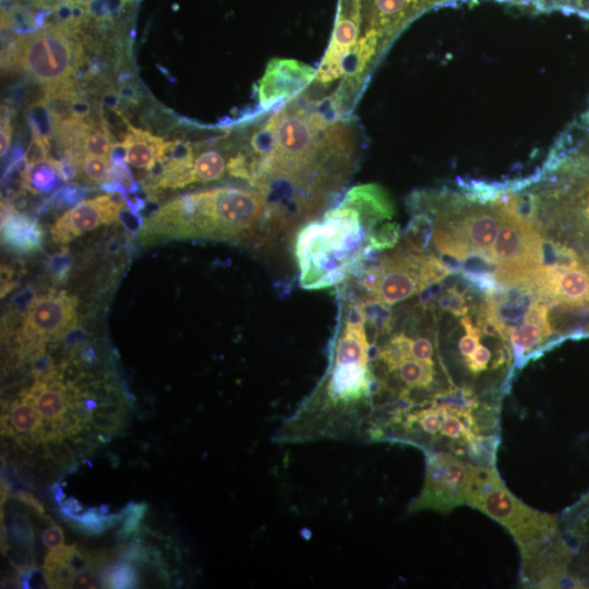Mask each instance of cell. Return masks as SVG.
<instances>
[{
  "label": "cell",
  "instance_id": "obj_1",
  "mask_svg": "<svg viewBox=\"0 0 589 589\" xmlns=\"http://www.w3.org/2000/svg\"><path fill=\"white\" fill-rule=\"evenodd\" d=\"M249 183L267 201L275 233L296 232L317 217L354 159L346 129L321 113L281 110L250 139Z\"/></svg>",
  "mask_w": 589,
  "mask_h": 589
},
{
  "label": "cell",
  "instance_id": "obj_2",
  "mask_svg": "<svg viewBox=\"0 0 589 589\" xmlns=\"http://www.w3.org/2000/svg\"><path fill=\"white\" fill-rule=\"evenodd\" d=\"M364 303L345 302L342 320L329 347L326 371L313 392L278 428V444L365 441L376 380Z\"/></svg>",
  "mask_w": 589,
  "mask_h": 589
},
{
  "label": "cell",
  "instance_id": "obj_3",
  "mask_svg": "<svg viewBox=\"0 0 589 589\" xmlns=\"http://www.w3.org/2000/svg\"><path fill=\"white\" fill-rule=\"evenodd\" d=\"M394 206L378 184L351 188L320 218L302 225L293 239L299 285L306 290L338 286L360 273L378 252L400 238Z\"/></svg>",
  "mask_w": 589,
  "mask_h": 589
},
{
  "label": "cell",
  "instance_id": "obj_4",
  "mask_svg": "<svg viewBox=\"0 0 589 589\" xmlns=\"http://www.w3.org/2000/svg\"><path fill=\"white\" fill-rule=\"evenodd\" d=\"M467 505L501 524L514 537L526 585L544 586L563 572L567 548L558 539L556 516L518 500L494 466H471Z\"/></svg>",
  "mask_w": 589,
  "mask_h": 589
},
{
  "label": "cell",
  "instance_id": "obj_5",
  "mask_svg": "<svg viewBox=\"0 0 589 589\" xmlns=\"http://www.w3.org/2000/svg\"><path fill=\"white\" fill-rule=\"evenodd\" d=\"M271 233L268 204L259 190L223 187L190 194L183 238L251 242Z\"/></svg>",
  "mask_w": 589,
  "mask_h": 589
},
{
  "label": "cell",
  "instance_id": "obj_6",
  "mask_svg": "<svg viewBox=\"0 0 589 589\" xmlns=\"http://www.w3.org/2000/svg\"><path fill=\"white\" fill-rule=\"evenodd\" d=\"M450 273V266L435 255L405 248L375 260L352 278L359 300L390 306L438 284Z\"/></svg>",
  "mask_w": 589,
  "mask_h": 589
},
{
  "label": "cell",
  "instance_id": "obj_7",
  "mask_svg": "<svg viewBox=\"0 0 589 589\" xmlns=\"http://www.w3.org/2000/svg\"><path fill=\"white\" fill-rule=\"evenodd\" d=\"M79 31L46 24L37 31L12 37L2 49V67L19 68L46 87L72 82L83 61Z\"/></svg>",
  "mask_w": 589,
  "mask_h": 589
},
{
  "label": "cell",
  "instance_id": "obj_8",
  "mask_svg": "<svg viewBox=\"0 0 589 589\" xmlns=\"http://www.w3.org/2000/svg\"><path fill=\"white\" fill-rule=\"evenodd\" d=\"M497 189L503 211L491 252L494 277L503 285L524 287L531 271L543 264L544 241L531 219L518 213L510 192Z\"/></svg>",
  "mask_w": 589,
  "mask_h": 589
},
{
  "label": "cell",
  "instance_id": "obj_9",
  "mask_svg": "<svg viewBox=\"0 0 589 589\" xmlns=\"http://www.w3.org/2000/svg\"><path fill=\"white\" fill-rule=\"evenodd\" d=\"M426 455L423 486L409 505V514L432 509L444 514L467 505L472 464L446 452Z\"/></svg>",
  "mask_w": 589,
  "mask_h": 589
},
{
  "label": "cell",
  "instance_id": "obj_10",
  "mask_svg": "<svg viewBox=\"0 0 589 589\" xmlns=\"http://www.w3.org/2000/svg\"><path fill=\"white\" fill-rule=\"evenodd\" d=\"M76 300L65 291H51L27 304L17 340L22 353L39 357L50 340L74 329Z\"/></svg>",
  "mask_w": 589,
  "mask_h": 589
},
{
  "label": "cell",
  "instance_id": "obj_11",
  "mask_svg": "<svg viewBox=\"0 0 589 589\" xmlns=\"http://www.w3.org/2000/svg\"><path fill=\"white\" fill-rule=\"evenodd\" d=\"M124 205V196L118 192L82 201L56 220L50 230L51 239L55 243H69L101 224L112 223Z\"/></svg>",
  "mask_w": 589,
  "mask_h": 589
},
{
  "label": "cell",
  "instance_id": "obj_12",
  "mask_svg": "<svg viewBox=\"0 0 589 589\" xmlns=\"http://www.w3.org/2000/svg\"><path fill=\"white\" fill-rule=\"evenodd\" d=\"M315 70L292 59H273L259 83V103L269 110L290 99L315 77Z\"/></svg>",
  "mask_w": 589,
  "mask_h": 589
},
{
  "label": "cell",
  "instance_id": "obj_13",
  "mask_svg": "<svg viewBox=\"0 0 589 589\" xmlns=\"http://www.w3.org/2000/svg\"><path fill=\"white\" fill-rule=\"evenodd\" d=\"M28 392L44 422V440L61 437L65 413L75 407L74 393L59 381V376L38 378Z\"/></svg>",
  "mask_w": 589,
  "mask_h": 589
},
{
  "label": "cell",
  "instance_id": "obj_14",
  "mask_svg": "<svg viewBox=\"0 0 589 589\" xmlns=\"http://www.w3.org/2000/svg\"><path fill=\"white\" fill-rule=\"evenodd\" d=\"M1 241L19 253H32L41 248L44 232L31 216L19 213L13 204L2 202Z\"/></svg>",
  "mask_w": 589,
  "mask_h": 589
},
{
  "label": "cell",
  "instance_id": "obj_15",
  "mask_svg": "<svg viewBox=\"0 0 589 589\" xmlns=\"http://www.w3.org/2000/svg\"><path fill=\"white\" fill-rule=\"evenodd\" d=\"M541 297L566 305H584L589 302V269L580 266L561 271L554 268Z\"/></svg>",
  "mask_w": 589,
  "mask_h": 589
},
{
  "label": "cell",
  "instance_id": "obj_16",
  "mask_svg": "<svg viewBox=\"0 0 589 589\" xmlns=\"http://www.w3.org/2000/svg\"><path fill=\"white\" fill-rule=\"evenodd\" d=\"M2 423L4 432L19 441L44 440V422L28 390L12 401L2 417Z\"/></svg>",
  "mask_w": 589,
  "mask_h": 589
},
{
  "label": "cell",
  "instance_id": "obj_17",
  "mask_svg": "<svg viewBox=\"0 0 589 589\" xmlns=\"http://www.w3.org/2000/svg\"><path fill=\"white\" fill-rule=\"evenodd\" d=\"M124 142L128 148L127 163L134 168L148 170L165 141L129 123Z\"/></svg>",
  "mask_w": 589,
  "mask_h": 589
},
{
  "label": "cell",
  "instance_id": "obj_18",
  "mask_svg": "<svg viewBox=\"0 0 589 589\" xmlns=\"http://www.w3.org/2000/svg\"><path fill=\"white\" fill-rule=\"evenodd\" d=\"M552 333L550 324L526 321L514 327L508 334V342L516 358H524Z\"/></svg>",
  "mask_w": 589,
  "mask_h": 589
},
{
  "label": "cell",
  "instance_id": "obj_19",
  "mask_svg": "<svg viewBox=\"0 0 589 589\" xmlns=\"http://www.w3.org/2000/svg\"><path fill=\"white\" fill-rule=\"evenodd\" d=\"M64 182L59 173L55 158L27 164L25 169V189L34 194H48Z\"/></svg>",
  "mask_w": 589,
  "mask_h": 589
},
{
  "label": "cell",
  "instance_id": "obj_20",
  "mask_svg": "<svg viewBox=\"0 0 589 589\" xmlns=\"http://www.w3.org/2000/svg\"><path fill=\"white\" fill-rule=\"evenodd\" d=\"M158 159L163 165V173L157 189L184 188L196 181L194 159Z\"/></svg>",
  "mask_w": 589,
  "mask_h": 589
},
{
  "label": "cell",
  "instance_id": "obj_21",
  "mask_svg": "<svg viewBox=\"0 0 589 589\" xmlns=\"http://www.w3.org/2000/svg\"><path fill=\"white\" fill-rule=\"evenodd\" d=\"M32 139L50 143L53 136V123L45 98L31 103L26 109Z\"/></svg>",
  "mask_w": 589,
  "mask_h": 589
},
{
  "label": "cell",
  "instance_id": "obj_22",
  "mask_svg": "<svg viewBox=\"0 0 589 589\" xmlns=\"http://www.w3.org/2000/svg\"><path fill=\"white\" fill-rule=\"evenodd\" d=\"M226 169L227 163L217 149H206L194 158L196 181L209 182L218 180Z\"/></svg>",
  "mask_w": 589,
  "mask_h": 589
},
{
  "label": "cell",
  "instance_id": "obj_23",
  "mask_svg": "<svg viewBox=\"0 0 589 589\" xmlns=\"http://www.w3.org/2000/svg\"><path fill=\"white\" fill-rule=\"evenodd\" d=\"M111 145V135L104 123L96 127L89 122L82 140L83 155L108 158Z\"/></svg>",
  "mask_w": 589,
  "mask_h": 589
},
{
  "label": "cell",
  "instance_id": "obj_24",
  "mask_svg": "<svg viewBox=\"0 0 589 589\" xmlns=\"http://www.w3.org/2000/svg\"><path fill=\"white\" fill-rule=\"evenodd\" d=\"M105 588H134L137 585L139 576L129 563L119 562L105 567L103 570Z\"/></svg>",
  "mask_w": 589,
  "mask_h": 589
},
{
  "label": "cell",
  "instance_id": "obj_25",
  "mask_svg": "<svg viewBox=\"0 0 589 589\" xmlns=\"http://www.w3.org/2000/svg\"><path fill=\"white\" fill-rule=\"evenodd\" d=\"M87 190L76 184H68L58 189L41 206L40 212H48L50 208H64L82 202Z\"/></svg>",
  "mask_w": 589,
  "mask_h": 589
},
{
  "label": "cell",
  "instance_id": "obj_26",
  "mask_svg": "<svg viewBox=\"0 0 589 589\" xmlns=\"http://www.w3.org/2000/svg\"><path fill=\"white\" fill-rule=\"evenodd\" d=\"M82 177L93 183H103L108 180L111 163L109 158L84 155L79 160Z\"/></svg>",
  "mask_w": 589,
  "mask_h": 589
},
{
  "label": "cell",
  "instance_id": "obj_27",
  "mask_svg": "<svg viewBox=\"0 0 589 589\" xmlns=\"http://www.w3.org/2000/svg\"><path fill=\"white\" fill-rule=\"evenodd\" d=\"M460 324L464 326L466 334L458 341V351L465 360L473 353L480 344L481 328L474 325L468 315L461 317Z\"/></svg>",
  "mask_w": 589,
  "mask_h": 589
},
{
  "label": "cell",
  "instance_id": "obj_28",
  "mask_svg": "<svg viewBox=\"0 0 589 589\" xmlns=\"http://www.w3.org/2000/svg\"><path fill=\"white\" fill-rule=\"evenodd\" d=\"M438 304L443 310L448 311L456 316L464 315L468 312L466 299L456 287L448 288L441 296Z\"/></svg>",
  "mask_w": 589,
  "mask_h": 589
},
{
  "label": "cell",
  "instance_id": "obj_29",
  "mask_svg": "<svg viewBox=\"0 0 589 589\" xmlns=\"http://www.w3.org/2000/svg\"><path fill=\"white\" fill-rule=\"evenodd\" d=\"M99 570L100 568L89 567L79 572L74 576L70 588H105L103 576Z\"/></svg>",
  "mask_w": 589,
  "mask_h": 589
},
{
  "label": "cell",
  "instance_id": "obj_30",
  "mask_svg": "<svg viewBox=\"0 0 589 589\" xmlns=\"http://www.w3.org/2000/svg\"><path fill=\"white\" fill-rule=\"evenodd\" d=\"M1 110V132H0V147L1 157H3L10 147L12 125H11V109L8 106L2 105Z\"/></svg>",
  "mask_w": 589,
  "mask_h": 589
},
{
  "label": "cell",
  "instance_id": "obj_31",
  "mask_svg": "<svg viewBox=\"0 0 589 589\" xmlns=\"http://www.w3.org/2000/svg\"><path fill=\"white\" fill-rule=\"evenodd\" d=\"M117 218L132 233L141 232L144 226L143 217L124 206L119 209Z\"/></svg>",
  "mask_w": 589,
  "mask_h": 589
},
{
  "label": "cell",
  "instance_id": "obj_32",
  "mask_svg": "<svg viewBox=\"0 0 589 589\" xmlns=\"http://www.w3.org/2000/svg\"><path fill=\"white\" fill-rule=\"evenodd\" d=\"M434 354V346L432 341L423 336L412 338L411 357L418 360H431Z\"/></svg>",
  "mask_w": 589,
  "mask_h": 589
},
{
  "label": "cell",
  "instance_id": "obj_33",
  "mask_svg": "<svg viewBox=\"0 0 589 589\" xmlns=\"http://www.w3.org/2000/svg\"><path fill=\"white\" fill-rule=\"evenodd\" d=\"M44 545L49 550H55L63 544V531L61 527L51 525L46 528L41 534Z\"/></svg>",
  "mask_w": 589,
  "mask_h": 589
},
{
  "label": "cell",
  "instance_id": "obj_34",
  "mask_svg": "<svg viewBox=\"0 0 589 589\" xmlns=\"http://www.w3.org/2000/svg\"><path fill=\"white\" fill-rule=\"evenodd\" d=\"M71 264V256L67 252L56 254L50 259V269L57 277V279H64Z\"/></svg>",
  "mask_w": 589,
  "mask_h": 589
},
{
  "label": "cell",
  "instance_id": "obj_35",
  "mask_svg": "<svg viewBox=\"0 0 589 589\" xmlns=\"http://www.w3.org/2000/svg\"><path fill=\"white\" fill-rule=\"evenodd\" d=\"M144 509L145 506H143V504H136L131 508V510L127 515L124 526L120 531L123 537L128 536L135 529L144 514Z\"/></svg>",
  "mask_w": 589,
  "mask_h": 589
},
{
  "label": "cell",
  "instance_id": "obj_36",
  "mask_svg": "<svg viewBox=\"0 0 589 589\" xmlns=\"http://www.w3.org/2000/svg\"><path fill=\"white\" fill-rule=\"evenodd\" d=\"M89 113L91 103L80 93L72 103L71 116L75 119L85 120Z\"/></svg>",
  "mask_w": 589,
  "mask_h": 589
},
{
  "label": "cell",
  "instance_id": "obj_37",
  "mask_svg": "<svg viewBox=\"0 0 589 589\" xmlns=\"http://www.w3.org/2000/svg\"><path fill=\"white\" fill-rule=\"evenodd\" d=\"M120 100L121 98L118 91H115L112 88L108 89L101 95V98H100L101 108H106L112 111H118Z\"/></svg>",
  "mask_w": 589,
  "mask_h": 589
},
{
  "label": "cell",
  "instance_id": "obj_38",
  "mask_svg": "<svg viewBox=\"0 0 589 589\" xmlns=\"http://www.w3.org/2000/svg\"><path fill=\"white\" fill-rule=\"evenodd\" d=\"M127 153L128 148L124 141L115 142L111 145L108 158L111 164L127 163Z\"/></svg>",
  "mask_w": 589,
  "mask_h": 589
},
{
  "label": "cell",
  "instance_id": "obj_39",
  "mask_svg": "<svg viewBox=\"0 0 589 589\" xmlns=\"http://www.w3.org/2000/svg\"><path fill=\"white\" fill-rule=\"evenodd\" d=\"M118 93L120 95L121 100L130 104L135 105L139 101V91L135 88L132 84H123L119 87Z\"/></svg>",
  "mask_w": 589,
  "mask_h": 589
},
{
  "label": "cell",
  "instance_id": "obj_40",
  "mask_svg": "<svg viewBox=\"0 0 589 589\" xmlns=\"http://www.w3.org/2000/svg\"><path fill=\"white\" fill-rule=\"evenodd\" d=\"M16 496L23 503L32 506L33 508H35L40 514H44V508H43L41 504L31 493L25 492V491H20Z\"/></svg>",
  "mask_w": 589,
  "mask_h": 589
},
{
  "label": "cell",
  "instance_id": "obj_41",
  "mask_svg": "<svg viewBox=\"0 0 589 589\" xmlns=\"http://www.w3.org/2000/svg\"><path fill=\"white\" fill-rule=\"evenodd\" d=\"M73 4L88 7L94 0H69Z\"/></svg>",
  "mask_w": 589,
  "mask_h": 589
}]
</instances>
